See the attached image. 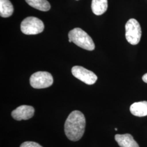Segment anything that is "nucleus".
<instances>
[{
	"mask_svg": "<svg viewBox=\"0 0 147 147\" xmlns=\"http://www.w3.org/2000/svg\"><path fill=\"white\" fill-rule=\"evenodd\" d=\"M86 119L79 111H74L69 115L64 124V132L69 140L78 141L84 134Z\"/></svg>",
	"mask_w": 147,
	"mask_h": 147,
	"instance_id": "1",
	"label": "nucleus"
},
{
	"mask_svg": "<svg viewBox=\"0 0 147 147\" xmlns=\"http://www.w3.org/2000/svg\"><path fill=\"white\" fill-rule=\"evenodd\" d=\"M69 42H73L77 46L88 51L95 49V44L92 38L80 28H75L69 32Z\"/></svg>",
	"mask_w": 147,
	"mask_h": 147,
	"instance_id": "2",
	"label": "nucleus"
},
{
	"mask_svg": "<svg viewBox=\"0 0 147 147\" xmlns=\"http://www.w3.org/2000/svg\"><path fill=\"white\" fill-rule=\"evenodd\" d=\"M21 31L27 35H34L42 33L44 29L41 20L34 16H29L21 22Z\"/></svg>",
	"mask_w": 147,
	"mask_h": 147,
	"instance_id": "3",
	"label": "nucleus"
},
{
	"mask_svg": "<svg viewBox=\"0 0 147 147\" xmlns=\"http://www.w3.org/2000/svg\"><path fill=\"white\" fill-rule=\"evenodd\" d=\"M142 36L141 27L135 19H130L125 25V37L128 42L135 45L140 42Z\"/></svg>",
	"mask_w": 147,
	"mask_h": 147,
	"instance_id": "4",
	"label": "nucleus"
},
{
	"mask_svg": "<svg viewBox=\"0 0 147 147\" xmlns=\"http://www.w3.org/2000/svg\"><path fill=\"white\" fill-rule=\"evenodd\" d=\"M30 82L33 88L42 89L51 86L53 80L52 75L47 71H38L32 75Z\"/></svg>",
	"mask_w": 147,
	"mask_h": 147,
	"instance_id": "5",
	"label": "nucleus"
},
{
	"mask_svg": "<svg viewBox=\"0 0 147 147\" xmlns=\"http://www.w3.org/2000/svg\"><path fill=\"white\" fill-rule=\"evenodd\" d=\"M74 76L86 84L92 85L95 83L98 78L92 71L81 66H74L71 69Z\"/></svg>",
	"mask_w": 147,
	"mask_h": 147,
	"instance_id": "6",
	"label": "nucleus"
},
{
	"mask_svg": "<svg viewBox=\"0 0 147 147\" xmlns=\"http://www.w3.org/2000/svg\"><path fill=\"white\" fill-rule=\"evenodd\" d=\"M34 109L28 105H21L13 111L11 115L16 121L28 120L34 115Z\"/></svg>",
	"mask_w": 147,
	"mask_h": 147,
	"instance_id": "7",
	"label": "nucleus"
},
{
	"mask_svg": "<svg viewBox=\"0 0 147 147\" xmlns=\"http://www.w3.org/2000/svg\"><path fill=\"white\" fill-rule=\"evenodd\" d=\"M115 140L121 147H140L134 137L129 134H117L115 136Z\"/></svg>",
	"mask_w": 147,
	"mask_h": 147,
	"instance_id": "8",
	"label": "nucleus"
},
{
	"mask_svg": "<svg viewBox=\"0 0 147 147\" xmlns=\"http://www.w3.org/2000/svg\"><path fill=\"white\" fill-rule=\"evenodd\" d=\"M130 110L134 116L144 117L147 116V101H143L132 104Z\"/></svg>",
	"mask_w": 147,
	"mask_h": 147,
	"instance_id": "9",
	"label": "nucleus"
},
{
	"mask_svg": "<svg viewBox=\"0 0 147 147\" xmlns=\"http://www.w3.org/2000/svg\"><path fill=\"white\" fill-rule=\"evenodd\" d=\"M91 7L94 14L96 16H101L107 9V0H92Z\"/></svg>",
	"mask_w": 147,
	"mask_h": 147,
	"instance_id": "10",
	"label": "nucleus"
},
{
	"mask_svg": "<svg viewBox=\"0 0 147 147\" xmlns=\"http://www.w3.org/2000/svg\"><path fill=\"white\" fill-rule=\"evenodd\" d=\"M14 11L13 5L9 0H0V16L3 18L11 16Z\"/></svg>",
	"mask_w": 147,
	"mask_h": 147,
	"instance_id": "11",
	"label": "nucleus"
},
{
	"mask_svg": "<svg viewBox=\"0 0 147 147\" xmlns=\"http://www.w3.org/2000/svg\"><path fill=\"white\" fill-rule=\"evenodd\" d=\"M27 3L38 10L47 11L51 8V5L47 0H25Z\"/></svg>",
	"mask_w": 147,
	"mask_h": 147,
	"instance_id": "12",
	"label": "nucleus"
},
{
	"mask_svg": "<svg viewBox=\"0 0 147 147\" xmlns=\"http://www.w3.org/2000/svg\"><path fill=\"white\" fill-rule=\"evenodd\" d=\"M20 147H42L38 143L27 141L22 143Z\"/></svg>",
	"mask_w": 147,
	"mask_h": 147,
	"instance_id": "13",
	"label": "nucleus"
},
{
	"mask_svg": "<svg viewBox=\"0 0 147 147\" xmlns=\"http://www.w3.org/2000/svg\"><path fill=\"white\" fill-rule=\"evenodd\" d=\"M142 80H143V81L144 82H146V83H147V73L144 74V75L142 76Z\"/></svg>",
	"mask_w": 147,
	"mask_h": 147,
	"instance_id": "14",
	"label": "nucleus"
},
{
	"mask_svg": "<svg viewBox=\"0 0 147 147\" xmlns=\"http://www.w3.org/2000/svg\"><path fill=\"white\" fill-rule=\"evenodd\" d=\"M117 130H118V129H117V128H115V130H116V131H117Z\"/></svg>",
	"mask_w": 147,
	"mask_h": 147,
	"instance_id": "15",
	"label": "nucleus"
},
{
	"mask_svg": "<svg viewBox=\"0 0 147 147\" xmlns=\"http://www.w3.org/2000/svg\"><path fill=\"white\" fill-rule=\"evenodd\" d=\"M77 1H78V0H77Z\"/></svg>",
	"mask_w": 147,
	"mask_h": 147,
	"instance_id": "16",
	"label": "nucleus"
}]
</instances>
